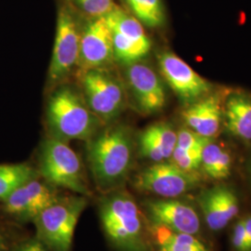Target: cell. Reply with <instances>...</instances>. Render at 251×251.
Wrapping results in <instances>:
<instances>
[{"label":"cell","mask_w":251,"mask_h":251,"mask_svg":"<svg viewBox=\"0 0 251 251\" xmlns=\"http://www.w3.org/2000/svg\"><path fill=\"white\" fill-rule=\"evenodd\" d=\"M88 158L93 178L102 192L117 189L126 178L133 158V139L123 125L108 126L90 141Z\"/></svg>","instance_id":"obj_1"},{"label":"cell","mask_w":251,"mask_h":251,"mask_svg":"<svg viewBox=\"0 0 251 251\" xmlns=\"http://www.w3.org/2000/svg\"><path fill=\"white\" fill-rule=\"evenodd\" d=\"M47 119L52 137L64 142L90 140L100 123L84 98L69 87L61 88L51 95L48 102Z\"/></svg>","instance_id":"obj_2"},{"label":"cell","mask_w":251,"mask_h":251,"mask_svg":"<svg viewBox=\"0 0 251 251\" xmlns=\"http://www.w3.org/2000/svg\"><path fill=\"white\" fill-rule=\"evenodd\" d=\"M101 225L110 240L124 251L145 250V225L141 209L128 194L105 198L100 208Z\"/></svg>","instance_id":"obj_3"},{"label":"cell","mask_w":251,"mask_h":251,"mask_svg":"<svg viewBox=\"0 0 251 251\" xmlns=\"http://www.w3.org/2000/svg\"><path fill=\"white\" fill-rule=\"evenodd\" d=\"M39 171L51 186L67 189L83 197L90 194L78 155L63 140L51 137L43 143Z\"/></svg>","instance_id":"obj_4"},{"label":"cell","mask_w":251,"mask_h":251,"mask_svg":"<svg viewBox=\"0 0 251 251\" xmlns=\"http://www.w3.org/2000/svg\"><path fill=\"white\" fill-rule=\"evenodd\" d=\"M86 206L83 196L58 198L34 221L38 240L52 251H71L75 230Z\"/></svg>","instance_id":"obj_5"},{"label":"cell","mask_w":251,"mask_h":251,"mask_svg":"<svg viewBox=\"0 0 251 251\" xmlns=\"http://www.w3.org/2000/svg\"><path fill=\"white\" fill-rule=\"evenodd\" d=\"M84 100L100 121L111 122L123 111L126 91L121 81L108 69L91 70L81 75Z\"/></svg>","instance_id":"obj_6"},{"label":"cell","mask_w":251,"mask_h":251,"mask_svg":"<svg viewBox=\"0 0 251 251\" xmlns=\"http://www.w3.org/2000/svg\"><path fill=\"white\" fill-rule=\"evenodd\" d=\"M112 32L115 59L125 64L140 62L149 53L152 43L144 26L133 15L118 6L103 16Z\"/></svg>","instance_id":"obj_7"},{"label":"cell","mask_w":251,"mask_h":251,"mask_svg":"<svg viewBox=\"0 0 251 251\" xmlns=\"http://www.w3.org/2000/svg\"><path fill=\"white\" fill-rule=\"evenodd\" d=\"M198 174L177 167L172 162H158L141 171L135 178L136 188L163 198H176L198 185Z\"/></svg>","instance_id":"obj_8"},{"label":"cell","mask_w":251,"mask_h":251,"mask_svg":"<svg viewBox=\"0 0 251 251\" xmlns=\"http://www.w3.org/2000/svg\"><path fill=\"white\" fill-rule=\"evenodd\" d=\"M81 32L70 11L63 8L59 11L56 25L49 78L58 83L77 68L80 52Z\"/></svg>","instance_id":"obj_9"},{"label":"cell","mask_w":251,"mask_h":251,"mask_svg":"<svg viewBox=\"0 0 251 251\" xmlns=\"http://www.w3.org/2000/svg\"><path fill=\"white\" fill-rule=\"evenodd\" d=\"M112 32L104 17L93 18L81 31L78 66L81 75L108 69L115 61Z\"/></svg>","instance_id":"obj_10"},{"label":"cell","mask_w":251,"mask_h":251,"mask_svg":"<svg viewBox=\"0 0 251 251\" xmlns=\"http://www.w3.org/2000/svg\"><path fill=\"white\" fill-rule=\"evenodd\" d=\"M162 75L175 94L186 102H194L206 96L212 85L198 75L188 63L171 51L158 55Z\"/></svg>","instance_id":"obj_11"},{"label":"cell","mask_w":251,"mask_h":251,"mask_svg":"<svg viewBox=\"0 0 251 251\" xmlns=\"http://www.w3.org/2000/svg\"><path fill=\"white\" fill-rule=\"evenodd\" d=\"M58 198L50 184L44 183L36 178L16 189L6 198L4 209L8 214L21 221H35Z\"/></svg>","instance_id":"obj_12"},{"label":"cell","mask_w":251,"mask_h":251,"mask_svg":"<svg viewBox=\"0 0 251 251\" xmlns=\"http://www.w3.org/2000/svg\"><path fill=\"white\" fill-rule=\"evenodd\" d=\"M126 82L138 107L144 114L161 111L166 104V90L157 74L144 63H131L126 72Z\"/></svg>","instance_id":"obj_13"},{"label":"cell","mask_w":251,"mask_h":251,"mask_svg":"<svg viewBox=\"0 0 251 251\" xmlns=\"http://www.w3.org/2000/svg\"><path fill=\"white\" fill-rule=\"evenodd\" d=\"M152 225H160L177 233L197 234L200 230L198 212L193 206L174 198L152 200L146 204Z\"/></svg>","instance_id":"obj_14"},{"label":"cell","mask_w":251,"mask_h":251,"mask_svg":"<svg viewBox=\"0 0 251 251\" xmlns=\"http://www.w3.org/2000/svg\"><path fill=\"white\" fill-rule=\"evenodd\" d=\"M198 201L205 222L212 231L223 230L239 212V202L235 193L225 186L204 191Z\"/></svg>","instance_id":"obj_15"},{"label":"cell","mask_w":251,"mask_h":251,"mask_svg":"<svg viewBox=\"0 0 251 251\" xmlns=\"http://www.w3.org/2000/svg\"><path fill=\"white\" fill-rule=\"evenodd\" d=\"M222 115L221 99L216 95L198 100L182 112V117L189 128L209 139L219 133Z\"/></svg>","instance_id":"obj_16"},{"label":"cell","mask_w":251,"mask_h":251,"mask_svg":"<svg viewBox=\"0 0 251 251\" xmlns=\"http://www.w3.org/2000/svg\"><path fill=\"white\" fill-rule=\"evenodd\" d=\"M177 138L178 132L169 123H155L145 128L140 136V152L155 163L166 161L173 153Z\"/></svg>","instance_id":"obj_17"},{"label":"cell","mask_w":251,"mask_h":251,"mask_svg":"<svg viewBox=\"0 0 251 251\" xmlns=\"http://www.w3.org/2000/svg\"><path fill=\"white\" fill-rule=\"evenodd\" d=\"M225 126L232 134L251 141V99L245 94H233L225 106Z\"/></svg>","instance_id":"obj_18"},{"label":"cell","mask_w":251,"mask_h":251,"mask_svg":"<svg viewBox=\"0 0 251 251\" xmlns=\"http://www.w3.org/2000/svg\"><path fill=\"white\" fill-rule=\"evenodd\" d=\"M152 237L156 251H209L193 234L173 232L160 225H152Z\"/></svg>","instance_id":"obj_19"},{"label":"cell","mask_w":251,"mask_h":251,"mask_svg":"<svg viewBox=\"0 0 251 251\" xmlns=\"http://www.w3.org/2000/svg\"><path fill=\"white\" fill-rule=\"evenodd\" d=\"M37 171L26 163L0 165V201H4L16 189L37 178Z\"/></svg>","instance_id":"obj_20"},{"label":"cell","mask_w":251,"mask_h":251,"mask_svg":"<svg viewBox=\"0 0 251 251\" xmlns=\"http://www.w3.org/2000/svg\"><path fill=\"white\" fill-rule=\"evenodd\" d=\"M200 168L211 179H225L231 172V154L221 145L211 141L203 149Z\"/></svg>","instance_id":"obj_21"},{"label":"cell","mask_w":251,"mask_h":251,"mask_svg":"<svg viewBox=\"0 0 251 251\" xmlns=\"http://www.w3.org/2000/svg\"><path fill=\"white\" fill-rule=\"evenodd\" d=\"M132 15L143 25L155 28L164 25L166 16L162 0H124Z\"/></svg>","instance_id":"obj_22"},{"label":"cell","mask_w":251,"mask_h":251,"mask_svg":"<svg viewBox=\"0 0 251 251\" xmlns=\"http://www.w3.org/2000/svg\"><path fill=\"white\" fill-rule=\"evenodd\" d=\"M203 150L184 149L176 146L171 155V162L179 169L188 172H196L201 167Z\"/></svg>","instance_id":"obj_23"},{"label":"cell","mask_w":251,"mask_h":251,"mask_svg":"<svg viewBox=\"0 0 251 251\" xmlns=\"http://www.w3.org/2000/svg\"><path fill=\"white\" fill-rule=\"evenodd\" d=\"M211 142V139L198 134L189 127H182L178 131L177 144L184 149H198L203 150L206 144Z\"/></svg>","instance_id":"obj_24"},{"label":"cell","mask_w":251,"mask_h":251,"mask_svg":"<svg viewBox=\"0 0 251 251\" xmlns=\"http://www.w3.org/2000/svg\"><path fill=\"white\" fill-rule=\"evenodd\" d=\"M232 245L236 251H249L248 238L245 230L244 219L234 225L232 234Z\"/></svg>","instance_id":"obj_25"},{"label":"cell","mask_w":251,"mask_h":251,"mask_svg":"<svg viewBox=\"0 0 251 251\" xmlns=\"http://www.w3.org/2000/svg\"><path fill=\"white\" fill-rule=\"evenodd\" d=\"M19 251H47L44 244L40 240H31L25 243Z\"/></svg>","instance_id":"obj_26"},{"label":"cell","mask_w":251,"mask_h":251,"mask_svg":"<svg viewBox=\"0 0 251 251\" xmlns=\"http://www.w3.org/2000/svg\"><path fill=\"white\" fill-rule=\"evenodd\" d=\"M245 223V230L248 238V245H249V251H251V216H248L244 219Z\"/></svg>","instance_id":"obj_27"},{"label":"cell","mask_w":251,"mask_h":251,"mask_svg":"<svg viewBox=\"0 0 251 251\" xmlns=\"http://www.w3.org/2000/svg\"><path fill=\"white\" fill-rule=\"evenodd\" d=\"M97 2H99L100 4L106 9L108 11V13L113 9V8L116 6L113 2V0H96Z\"/></svg>","instance_id":"obj_28"},{"label":"cell","mask_w":251,"mask_h":251,"mask_svg":"<svg viewBox=\"0 0 251 251\" xmlns=\"http://www.w3.org/2000/svg\"><path fill=\"white\" fill-rule=\"evenodd\" d=\"M0 251H7V243L1 234H0Z\"/></svg>","instance_id":"obj_29"}]
</instances>
